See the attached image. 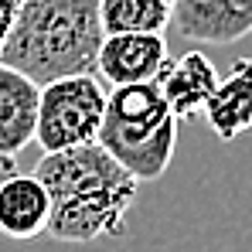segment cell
<instances>
[{"mask_svg": "<svg viewBox=\"0 0 252 252\" xmlns=\"http://www.w3.org/2000/svg\"><path fill=\"white\" fill-rule=\"evenodd\" d=\"M167 3H174V0H167Z\"/></svg>", "mask_w": 252, "mask_h": 252, "instance_id": "cell-14", "label": "cell"}, {"mask_svg": "<svg viewBox=\"0 0 252 252\" xmlns=\"http://www.w3.org/2000/svg\"><path fill=\"white\" fill-rule=\"evenodd\" d=\"M99 44V0H21L0 62L44 85L95 72Z\"/></svg>", "mask_w": 252, "mask_h": 252, "instance_id": "cell-2", "label": "cell"}, {"mask_svg": "<svg viewBox=\"0 0 252 252\" xmlns=\"http://www.w3.org/2000/svg\"><path fill=\"white\" fill-rule=\"evenodd\" d=\"M99 24H102V34H123V31L164 34L170 28V3L167 0H99Z\"/></svg>", "mask_w": 252, "mask_h": 252, "instance_id": "cell-11", "label": "cell"}, {"mask_svg": "<svg viewBox=\"0 0 252 252\" xmlns=\"http://www.w3.org/2000/svg\"><path fill=\"white\" fill-rule=\"evenodd\" d=\"M38 95H41V85L0 62V154L3 157H17L28 143H34Z\"/></svg>", "mask_w": 252, "mask_h": 252, "instance_id": "cell-8", "label": "cell"}, {"mask_svg": "<svg viewBox=\"0 0 252 252\" xmlns=\"http://www.w3.org/2000/svg\"><path fill=\"white\" fill-rule=\"evenodd\" d=\"M201 116L221 143H232L252 129V58L232 62L228 75L218 79L215 92L208 95Z\"/></svg>", "mask_w": 252, "mask_h": 252, "instance_id": "cell-7", "label": "cell"}, {"mask_svg": "<svg viewBox=\"0 0 252 252\" xmlns=\"http://www.w3.org/2000/svg\"><path fill=\"white\" fill-rule=\"evenodd\" d=\"M95 143L109 150L136 181L164 177L177 147V116L157 82L113 85Z\"/></svg>", "mask_w": 252, "mask_h": 252, "instance_id": "cell-3", "label": "cell"}, {"mask_svg": "<svg viewBox=\"0 0 252 252\" xmlns=\"http://www.w3.org/2000/svg\"><path fill=\"white\" fill-rule=\"evenodd\" d=\"M160 92L167 99L170 113L177 120H191L205 109L208 95L218 85V68L211 65L205 51H184L181 58H170L160 72Z\"/></svg>", "mask_w": 252, "mask_h": 252, "instance_id": "cell-9", "label": "cell"}, {"mask_svg": "<svg viewBox=\"0 0 252 252\" xmlns=\"http://www.w3.org/2000/svg\"><path fill=\"white\" fill-rule=\"evenodd\" d=\"M14 170H17V164H14V157H3V154H0V181H3V177H10Z\"/></svg>", "mask_w": 252, "mask_h": 252, "instance_id": "cell-13", "label": "cell"}, {"mask_svg": "<svg viewBox=\"0 0 252 252\" xmlns=\"http://www.w3.org/2000/svg\"><path fill=\"white\" fill-rule=\"evenodd\" d=\"M48 191L34 174H10L0 181V232L10 239H38L48 228Z\"/></svg>", "mask_w": 252, "mask_h": 252, "instance_id": "cell-10", "label": "cell"}, {"mask_svg": "<svg viewBox=\"0 0 252 252\" xmlns=\"http://www.w3.org/2000/svg\"><path fill=\"white\" fill-rule=\"evenodd\" d=\"M167 62L170 51L164 34L123 31V34H102L99 55H95V72L109 85L157 82Z\"/></svg>", "mask_w": 252, "mask_h": 252, "instance_id": "cell-5", "label": "cell"}, {"mask_svg": "<svg viewBox=\"0 0 252 252\" xmlns=\"http://www.w3.org/2000/svg\"><path fill=\"white\" fill-rule=\"evenodd\" d=\"M34 177L48 191V235L58 242H95L126 232L140 181L95 140L41 154Z\"/></svg>", "mask_w": 252, "mask_h": 252, "instance_id": "cell-1", "label": "cell"}, {"mask_svg": "<svg viewBox=\"0 0 252 252\" xmlns=\"http://www.w3.org/2000/svg\"><path fill=\"white\" fill-rule=\"evenodd\" d=\"M102 113H106V92L99 89V79L92 72L44 82L38 95L34 143L44 154L92 143L99 136Z\"/></svg>", "mask_w": 252, "mask_h": 252, "instance_id": "cell-4", "label": "cell"}, {"mask_svg": "<svg viewBox=\"0 0 252 252\" xmlns=\"http://www.w3.org/2000/svg\"><path fill=\"white\" fill-rule=\"evenodd\" d=\"M170 24L191 41L235 44L252 34V0H174Z\"/></svg>", "mask_w": 252, "mask_h": 252, "instance_id": "cell-6", "label": "cell"}, {"mask_svg": "<svg viewBox=\"0 0 252 252\" xmlns=\"http://www.w3.org/2000/svg\"><path fill=\"white\" fill-rule=\"evenodd\" d=\"M17 7H21V0H0V48L7 41V31H10V24H14Z\"/></svg>", "mask_w": 252, "mask_h": 252, "instance_id": "cell-12", "label": "cell"}]
</instances>
